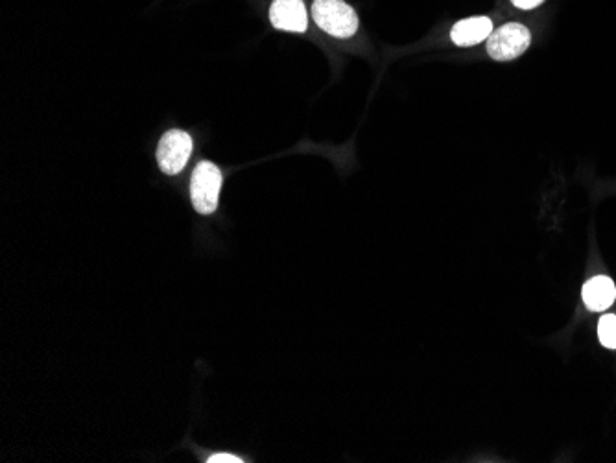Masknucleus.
<instances>
[{
	"instance_id": "f257e3e1",
	"label": "nucleus",
	"mask_w": 616,
	"mask_h": 463,
	"mask_svg": "<svg viewBox=\"0 0 616 463\" xmlns=\"http://www.w3.org/2000/svg\"><path fill=\"white\" fill-rule=\"evenodd\" d=\"M312 17L323 32L340 39L353 37L358 30L355 10L344 0H316L312 4Z\"/></svg>"
},
{
	"instance_id": "f03ea898",
	"label": "nucleus",
	"mask_w": 616,
	"mask_h": 463,
	"mask_svg": "<svg viewBox=\"0 0 616 463\" xmlns=\"http://www.w3.org/2000/svg\"><path fill=\"white\" fill-rule=\"evenodd\" d=\"M222 181L224 178L220 168L211 161H203L194 168L190 181V200L198 213L213 214L218 209Z\"/></svg>"
},
{
	"instance_id": "7ed1b4c3",
	"label": "nucleus",
	"mask_w": 616,
	"mask_h": 463,
	"mask_svg": "<svg viewBox=\"0 0 616 463\" xmlns=\"http://www.w3.org/2000/svg\"><path fill=\"white\" fill-rule=\"evenodd\" d=\"M532 43V34L519 23L504 24L487 37V54L497 61H511L522 56Z\"/></svg>"
},
{
	"instance_id": "20e7f679",
	"label": "nucleus",
	"mask_w": 616,
	"mask_h": 463,
	"mask_svg": "<svg viewBox=\"0 0 616 463\" xmlns=\"http://www.w3.org/2000/svg\"><path fill=\"white\" fill-rule=\"evenodd\" d=\"M192 154V137L187 131L170 130L163 135L161 143L157 146V163L159 168L168 174H179Z\"/></svg>"
},
{
	"instance_id": "39448f33",
	"label": "nucleus",
	"mask_w": 616,
	"mask_h": 463,
	"mask_svg": "<svg viewBox=\"0 0 616 463\" xmlns=\"http://www.w3.org/2000/svg\"><path fill=\"white\" fill-rule=\"evenodd\" d=\"M270 21L277 30L296 34L307 32L308 17L303 0H273Z\"/></svg>"
},
{
	"instance_id": "423d86ee",
	"label": "nucleus",
	"mask_w": 616,
	"mask_h": 463,
	"mask_svg": "<svg viewBox=\"0 0 616 463\" xmlns=\"http://www.w3.org/2000/svg\"><path fill=\"white\" fill-rule=\"evenodd\" d=\"M493 34V23L489 17H471L454 24L451 30L452 41L458 47H474Z\"/></svg>"
},
{
	"instance_id": "0eeeda50",
	"label": "nucleus",
	"mask_w": 616,
	"mask_h": 463,
	"mask_svg": "<svg viewBox=\"0 0 616 463\" xmlns=\"http://www.w3.org/2000/svg\"><path fill=\"white\" fill-rule=\"evenodd\" d=\"M581 296H583V303L587 305V309L604 312L615 303L616 286L613 279L598 275V277H593L589 283H585Z\"/></svg>"
},
{
	"instance_id": "6e6552de",
	"label": "nucleus",
	"mask_w": 616,
	"mask_h": 463,
	"mask_svg": "<svg viewBox=\"0 0 616 463\" xmlns=\"http://www.w3.org/2000/svg\"><path fill=\"white\" fill-rule=\"evenodd\" d=\"M598 336L600 342L607 349H616V316L607 314L598 323Z\"/></svg>"
},
{
	"instance_id": "1a4fd4ad",
	"label": "nucleus",
	"mask_w": 616,
	"mask_h": 463,
	"mask_svg": "<svg viewBox=\"0 0 616 463\" xmlns=\"http://www.w3.org/2000/svg\"><path fill=\"white\" fill-rule=\"evenodd\" d=\"M209 463H242L244 460H240L237 456H233V454H227V452H222V454H213L209 460Z\"/></svg>"
},
{
	"instance_id": "9d476101",
	"label": "nucleus",
	"mask_w": 616,
	"mask_h": 463,
	"mask_svg": "<svg viewBox=\"0 0 616 463\" xmlns=\"http://www.w3.org/2000/svg\"><path fill=\"white\" fill-rule=\"evenodd\" d=\"M511 2L519 10H534L537 6H541L545 0H511Z\"/></svg>"
}]
</instances>
